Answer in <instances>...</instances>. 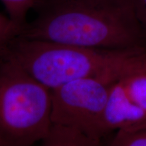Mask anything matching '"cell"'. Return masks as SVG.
<instances>
[{"instance_id":"8","label":"cell","mask_w":146,"mask_h":146,"mask_svg":"<svg viewBox=\"0 0 146 146\" xmlns=\"http://www.w3.org/2000/svg\"><path fill=\"white\" fill-rule=\"evenodd\" d=\"M8 14V17L21 30L27 23V16L33 8L36 0H1Z\"/></svg>"},{"instance_id":"7","label":"cell","mask_w":146,"mask_h":146,"mask_svg":"<svg viewBox=\"0 0 146 146\" xmlns=\"http://www.w3.org/2000/svg\"><path fill=\"white\" fill-rule=\"evenodd\" d=\"M116 132L108 142L109 145L146 146V119Z\"/></svg>"},{"instance_id":"9","label":"cell","mask_w":146,"mask_h":146,"mask_svg":"<svg viewBox=\"0 0 146 146\" xmlns=\"http://www.w3.org/2000/svg\"><path fill=\"white\" fill-rule=\"evenodd\" d=\"M19 29L9 17L0 13V45L18 36Z\"/></svg>"},{"instance_id":"1","label":"cell","mask_w":146,"mask_h":146,"mask_svg":"<svg viewBox=\"0 0 146 146\" xmlns=\"http://www.w3.org/2000/svg\"><path fill=\"white\" fill-rule=\"evenodd\" d=\"M33 9L36 17L18 36L109 50L145 47L132 0H36Z\"/></svg>"},{"instance_id":"3","label":"cell","mask_w":146,"mask_h":146,"mask_svg":"<svg viewBox=\"0 0 146 146\" xmlns=\"http://www.w3.org/2000/svg\"><path fill=\"white\" fill-rule=\"evenodd\" d=\"M51 90L0 48V146L42 142L51 125Z\"/></svg>"},{"instance_id":"6","label":"cell","mask_w":146,"mask_h":146,"mask_svg":"<svg viewBox=\"0 0 146 146\" xmlns=\"http://www.w3.org/2000/svg\"><path fill=\"white\" fill-rule=\"evenodd\" d=\"M120 80L129 98L146 112V70L133 72Z\"/></svg>"},{"instance_id":"5","label":"cell","mask_w":146,"mask_h":146,"mask_svg":"<svg viewBox=\"0 0 146 146\" xmlns=\"http://www.w3.org/2000/svg\"><path fill=\"white\" fill-rule=\"evenodd\" d=\"M146 119V112L132 102L120 78L111 87L101 125L102 137L136 125Z\"/></svg>"},{"instance_id":"4","label":"cell","mask_w":146,"mask_h":146,"mask_svg":"<svg viewBox=\"0 0 146 146\" xmlns=\"http://www.w3.org/2000/svg\"><path fill=\"white\" fill-rule=\"evenodd\" d=\"M116 81L81 78L51 90V125L79 131L96 145H100L102 117L111 87Z\"/></svg>"},{"instance_id":"2","label":"cell","mask_w":146,"mask_h":146,"mask_svg":"<svg viewBox=\"0 0 146 146\" xmlns=\"http://www.w3.org/2000/svg\"><path fill=\"white\" fill-rule=\"evenodd\" d=\"M0 48L50 90L81 78L118 80L146 70L145 47L109 50L16 36Z\"/></svg>"},{"instance_id":"10","label":"cell","mask_w":146,"mask_h":146,"mask_svg":"<svg viewBox=\"0 0 146 146\" xmlns=\"http://www.w3.org/2000/svg\"><path fill=\"white\" fill-rule=\"evenodd\" d=\"M137 20L146 39V0H132Z\"/></svg>"}]
</instances>
